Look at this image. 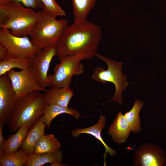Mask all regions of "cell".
I'll list each match as a JSON object with an SVG mask.
<instances>
[{
	"mask_svg": "<svg viewBox=\"0 0 166 166\" xmlns=\"http://www.w3.org/2000/svg\"><path fill=\"white\" fill-rule=\"evenodd\" d=\"M38 12V20L30 37L33 44L42 50L57 44L64 30L68 26V21L64 18L57 20L45 7Z\"/></svg>",
	"mask_w": 166,
	"mask_h": 166,
	"instance_id": "obj_4",
	"label": "cell"
},
{
	"mask_svg": "<svg viewBox=\"0 0 166 166\" xmlns=\"http://www.w3.org/2000/svg\"><path fill=\"white\" fill-rule=\"evenodd\" d=\"M144 105L143 102L136 100L131 109L124 115L130 124L131 131L134 133H138L141 131L140 117L139 115Z\"/></svg>",
	"mask_w": 166,
	"mask_h": 166,
	"instance_id": "obj_23",
	"label": "cell"
},
{
	"mask_svg": "<svg viewBox=\"0 0 166 166\" xmlns=\"http://www.w3.org/2000/svg\"><path fill=\"white\" fill-rule=\"evenodd\" d=\"M42 116L30 128L20 148L27 150L30 154L34 153L36 144L41 137L45 135V130L47 124L42 120Z\"/></svg>",
	"mask_w": 166,
	"mask_h": 166,
	"instance_id": "obj_15",
	"label": "cell"
},
{
	"mask_svg": "<svg viewBox=\"0 0 166 166\" xmlns=\"http://www.w3.org/2000/svg\"><path fill=\"white\" fill-rule=\"evenodd\" d=\"M63 113L69 114L77 120L80 116L77 110L72 108H66L53 104H46L42 119L47 124V128H49L51 122L56 117Z\"/></svg>",
	"mask_w": 166,
	"mask_h": 166,
	"instance_id": "obj_16",
	"label": "cell"
},
{
	"mask_svg": "<svg viewBox=\"0 0 166 166\" xmlns=\"http://www.w3.org/2000/svg\"></svg>",
	"mask_w": 166,
	"mask_h": 166,
	"instance_id": "obj_30",
	"label": "cell"
},
{
	"mask_svg": "<svg viewBox=\"0 0 166 166\" xmlns=\"http://www.w3.org/2000/svg\"><path fill=\"white\" fill-rule=\"evenodd\" d=\"M22 3L25 7L36 11H39L44 8L42 0H11Z\"/></svg>",
	"mask_w": 166,
	"mask_h": 166,
	"instance_id": "obj_25",
	"label": "cell"
},
{
	"mask_svg": "<svg viewBox=\"0 0 166 166\" xmlns=\"http://www.w3.org/2000/svg\"><path fill=\"white\" fill-rule=\"evenodd\" d=\"M31 127L29 126L21 127L16 133L9 136L6 140L4 146V155L12 154L18 151Z\"/></svg>",
	"mask_w": 166,
	"mask_h": 166,
	"instance_id": "obj_17",
	"label": "cell"
},
{
	"mask_svg": "<svg viewBox=\"0 0 166 166\" xmlns=\"http://www.w3.org/2000/svg\"><path fill=\"white\" fill-rule=\"evenodd\" d=\"M0 43L7 48L9 56L13 57L24 56L33 59L41 50L33 44L27 36L13 35L7 29L0 28Z\"/></svg>",
	"mask_w": 166,
	"mask_h": 166,
	"instance_id": "obj_7",
	"label": "cell"
},
{
	"mask_svg": "<svg viewBox=\"0 0 166 166\" xmlns=\"http://www.w3.org/2000/svg\"><path fill=\"white\" fill-rule=\"evenodd\" d=\"M6 74L11 81L17 100L33 92H45L47 90L40 86L30 66L18 71L12 69Z\"/></svg>",
	"mask_w": 166,
	"mask_h": 166,
	"instance_id": "obj_8",
	"label": "cell"
},
{
	"mask_svg": "<svg viewBox=\"0 0 166 166\" xmlns=\"http://www.w3.org/2000/svg\"><path fill=\"white\" fill-rule=\"evenodd\" d=\"M9 56L7 49L3 45L0 43V60L4 59Z\"/></svg>",
	"mask_w": 166,
	"mask_h": 166,
	"instance_id": "obj_27",
	"label": "cell"
},
{
	"mask_svg": "<svg viewBox=\"0 0 166 166\" xmlns=\"http://www.w3.org/2000/svg\"><path fill=\"white\" fill-rule=\"evenodd\" d=\"M45 8L51 14L57 17L65 16V11L59 5L56 0H42Z\"/></svg>",
	"mask_w": 166,
	"mask_h": 166,
	"instance_id": "obj_24",
	"label": "cell"
},
{
	"mask_svg": "<svg viewBox=\"0 0 166 166\" xmlns=\"http://www.w3.org/2000/svg\"><path fill=\"white\" fill-rule=\"evenodd\" d=\"M2 127L0 126V157L4 155V147L6 140V138L2 136Z\"/></svg>",
	"mask_w": 166,
	"mask_h": 166,
	"instance_id": "obj_26",
	"label": "cell"
},
{
	"mask_svg": "<svg viewBox=\"0 0 166 166\" xmlns=\"http://www.w3.org/2000/svg\"><path fill=\"white\" fill-rule=\"evenodd\" d=\"M57 45L41 50L33 59L30 65L39 85L43 89L49 86L47 73L52 60L57 55Z\"/></svg>",
	"mask_w": 166,
	"mask_h": 166,
	"instance_id": "obj_10",
	"label": "cell"
},
{
	"mask_svg": "<svg viewBox=\"0 0 166 166\" xmlns=\"http://www.w3.org/2000/svg\"><path fill=\"white\" fill-rule=\"evenodd\" d=\"M30 154L27 150L20 148L15 153L4 154L0 157V166H25L28 162Z\"/></svg>",
	"mask_w": 166,
	"mask_h": 166,
	"instance_id": "obj_22",
	"label": "cell"
},
{
	"mask_svg": "<svg viewBox=\"0 0 166 166\" xmlns=\"http://www.w3.org/2000/svg\"><path fill=\"white\" fill-rule=\"evenodd\" d=\"M106 122V117L101 115L98 122L95 124L88 128L76 129L71 132L72 136L75 137H78L81 134H89L93 136L101 142L105 149V152L103 155L104 166L106 165L105 158L107 154L109 153L111 156H113L117 153L116 151L112 149L107 145L101 136V132L105 126Z\"/></svg>",
	"mask_w": 166,
	"mask_h": 166,
	"instance_id": "obj_13",
	"label": "cell"
},
{
	"mask_svg": "<svg viewBox=\"0 0 166 166\" xmlns=\"http://www.w3.org/2000/svg\"><path fill=\"white\" fill-rule=\"evenodd\" d=\"M74 23L87 20L90 11L93 8L97 0H72Z\"/></svg>",
	"mask_w": 166,
	"mask_h": 166,
	"instance_id": "obj_18",
	"label": "cell"
},
{
	"mask_svg": "<svg viewBox=\"0 0 166 166\" xmlns=\"http://www.w3.org/2000/svg\"><path fill=\"white\" fill-rule=\"evenodd\" d=\"M102 36L100 27L87 20L68 26L57 45V56L79 55L90 59L97 53Z\"/></svg>",
	"mask_w": 166,
	"mask_h": 166,
	"instance_id": "obj_1",
	"label": "cell"
},
{
	"mask_svg": "<svg viewBox=\"0 0 166 166\" xmlns=\"http://www.w3.org/2000/svg\"><path fill=\"white\" fill-rule=\"evenodd\" d=\"M41 91L30 93L18 99L8 124L9 131L17 132L23 127H32L44 114L46 105Z\"/></svg>",
	"mask_w": 166,
	"mask_h": 166,
	"instance_id": "obj_3",
	"label": "cell"
},
{
	"mask_svg": "<svg viewBox=\"0 0 166 166\" xmlns=\"http://www.w3.org/2000/svg\"><path fill=\"white\" fill-rule=\"evenodd\" d=\"M60 63L53 68L54 73L48 76L49 87L59 88L69 87L73 76H79L84 72L81 60H84L79 55L59 57Z\"/></svg>",
	"mask_w": 166,
	"mask_h": 166,
	"instance_id": "obj_6",
	"label": "cell"
},
{
	"mask_svg": "<svg viewBox=\"0 0 166 166\" xmlns=\"http://www.w3.org/2000/svg\"><path fill=\"white\" fill-rule=\"evenodd\" d=\"M17 98L11 81L6 74L0 76V126L9 123Z\"/></svg>",
	"mask_w": 166,
	"mask_h": 166,
	"instance_id": "obj_9",
	"label": "cell"
},
{
	"mask_svg": "<svg viewBox=\"0 0 166 166\" xmlns=\"http://www.w3.org/2000/svg\"><path fill=\"white\" fill-rule=\"evenodd\" d=\"M95 56L105 61L108 68L105 69L101 67L96 68L92 75V79L102 84L108 82L113 84L115 87V93L112 98L107 102L114 101L121 104L122 92L129 84L126 75L122 70L123 63L113 60L97 52Z\"/></svg>",
	"mask_w": 166,
	"mask_h": 166,
	"instance_id": "obj_5",
	"label": "cell"
},
{
	"mask_svg": "<svg viewBox=\"0 0 166 166\" xmlns=\"http://www.w3.org/2000/svg\"><path fill=\"white\" fill-rule=\"evenodd\" d=\"M33 59L24 56L13 57L9 56L0 60V76L6 74L11 69L18 68L21 70L30 66Z\"/></svg>",
	"mask_w": 166,
	"mask_h": 166,
	"instance_id": "obj_19",
	"label": "cell"
},
{
	"mask_svg": "<svg viewBox=\"0 0 166 166\" xmlns=\"http://www.w3.org/2000/svg\"><path fill=\"white\" fill-rule=\"evenodd\" d=\"M166 161L164 151L152 143L138 147L133 157L134 165L136 166H163Z\"/></svg>",
	"mask_w": 166,
	"mask_h": 166,
	"instance_id": "obj_11",
	"label": "cell"
},
{
	"mask_svg": "<svg viewBox=\"0 0 166 166\" xmlns=\"http://www.w3.org/2000/svg\"><path fill=\"white\" fill-rule=\"evenodd\" d=\"M131 127L128 121L121 111L110 127L108 132L113 142L118 144L125 142L130 135Z\"/></svg>",
	"mask_w": 166,
	"mask_h": 166,
	"instance_id": "obj_12",
	"label": "cell"
},
{
	"mask_svg": "<svg viewBox=\"0 0 166 166\" xmlns=\"http://www.w3.org/2000/svg\"><path fill=\"white\" fill-rule=\"evenodd\" d=\"M61 144L53 134L45 135L40 138L36 144L34 153L36 154L55 152L59 150Z\"/></svg>",
	"mask_w": 166,
	"mask_h": 166,
	"instance_id": "obj_21",
	"label": "cell"
},
{
	"mask_svg": "<svg viewBox=\"0 0 166 166\" xmlns=\"http://www.w3.org/2000/svg\"><path fill=\"white\" fill-rule=\"evenodd\" d=\"M38 11L10 0L0 3V27L9 30L13 35L30 36L38 23Z\"/></svg>",
	"mask_w": 166,
	"mask_h": 166,
	"instance_id": "obj_2",
	"label": "cell"
},
{
	"mask_svg": "<svg viewBox=\"0 0 166 166\" xmlns=\"http://www.w3.org/2000/svg\"><path fill=\"white\" fill-rule=\"evenodd\" d=\"M11 0H0V3H4L7 2Z\"/></svg>",
	"mask_w": 166,
	"mask_h": 166,
	"instance_id": "obj_29",
	"label": "cell"
},
{
	"mask_svg": "<svg viewBox=\"0 0 166 166\" xmlns=\"http://www.w3.org/2000/svg\"><path fill=\"white\" fill-rule=\"evenodd\" d=\"M46 104H53L68 108V105L74 92L69 87H51L45 92Z\"/></svg>",
	"mask_w": 166,
	"mask_h": 166,
	"instance_id": "obj_14",
	"label": "cell"
},
{
	"mask_svg": "<svg viewBox=\"0 0 166 166\" xmlns=\"http://www.w3.org/2000/svg\"><path fill=\"white\" fill-rule=\"evenodd\" d=\"M65 164H62L61 162H55L52 163H51L49 166H65Z\"/></svg>",
	"mask_w": 166,
	"mask_h": 166,
	"instance_id": "obj_28",
	"label": "cell"
},
{
	"mask_svg": "<svg viewBox=\"0 0 166 166\" xmlns=\"http://www.w3.org/2000/svg\"><path fill=\"white\" fill-rule=\"evenodd\" d=\"M63 155L61 151L41 154H30L28 160L25 166H41L55 162H61Z\"/></svg>",
	"mask_w": 166,
	"mask_h": 166,
	"instance_id": "obj_20",
	"label": "cell"
}]
</instances>
